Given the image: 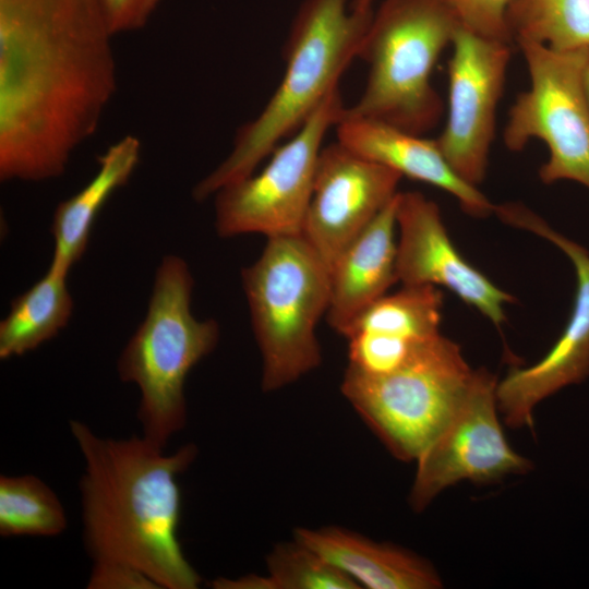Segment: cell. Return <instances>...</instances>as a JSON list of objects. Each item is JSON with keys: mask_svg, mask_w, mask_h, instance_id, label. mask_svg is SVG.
<instances>
[{"mask_svg": "<svg viewBox=\"0 0 589 589\" xmlns=\"http://www.w3.org/2000/svg\"><path fill=\"white\" fill-rule=\"evenodd\" d=\"M193 277L177 255L156 269L143 322L121 351L117 371L141 394L137 420L143 436L165 447L187 422L184 384L190 371L217 346L219 325L191 311Z\"/></svg>", "mask_w": 589, "mask_h": 589, "instance_id": "277c9868", "label": "cell"}, {"mask_svg": "<svg viewBox=\"0 0 589 589\" xmlns=\"http://www.w3.org/2000/svg\"><path fill=\"white\" fill-rule=\"evenodd\" d=\"M372 15L353 12L350 0L302 3L285 45L280 84L260 115L239 128L224 161L193 188L195 201L252 175L338 88L341 74L359 57Z\"/></svg>", "mask_w": 589, "mask_h": 589, "instance_id": "3957f363", "label": "cell"}, {"mask_svg": "<svg viewBox=\"0 0 589 589\" xmlns=\"http://www.w3.org/2000/svg\"><path fill=\"white\" fill-rule=\"evenodd\" d=\"M101 0H0V179L61 176L117 87Z\"/></svg>", "mask_w": 589, "mask_h": 589, "instance_id": "6da1fadb", "label": "cell"}, {"mask_svg": "<svg viewBox=\"0 0 589 589\" xmlns=\"http://www.w3.org/2000/svg\"><path fill=\"white\" fill-rule=\"evenodd\" d=\"M267 574L245 575L236 579L219 577L215 589H359L346 576L311 548L293 538L278 543L266 558Z\"/></svg>", "mask_w": 589, "mask_h": 589, "instance_id": "7402d4cb", "label": "cell"}, {"mask_svg": "<svg viewBox=\"0 0 589 589\" xmlns=\"http://www.w3.org/2000/svg\"><path fill=\"white\" fill-rule=\"evenodd\" d=\"M401 178L338 141L322 147L301 236L330 268L342 250L395 197Z\"/></svg>", "mask_w": 589, "mask_h": 589, "instance_id": "4fadbf2b", "label": "cell"}, {"mask_svg": "<svg viewBox=\"0 0 589 589\" xmlns=\"http://www.w3.org/2000/svg\"><path fill=\"white\" fill-rule=\"evenodd\" d=\"M473 374L459 345L438 334L388 374L347 366L340 389L393 456L416 461L462 402Z\"/></svg>", "mask_w": 589, "mask_h": 589, "instance_id": "52a82bcc", "label": "cell"}, {"mask_svg": "<svg viewBox=\"0 0 589 589\" xmlns=\"http://www.w3.org/2000/svg\"><path fill=\"white\" fill-rule=\"evenodd\" d=\"M89 589H159L157 584L139 568L119 561L93 562L87 581Z\"/></svg>", "mask_w": 589, "mask_h": 589, "instance_id": "484cf974", "label": "cell"}, {"mask_svg": "<svg viewBox=\"0 0 589 589\" xmlns=\"http://www.w3.org/2000/svg\"><path fill=\"white\" fill-rule=\"evenodd\" d=\"M399 193V192H398ZM395 197L332 264L329 326L344 335L354 318L398 281Z\"/></svg>", "mask_w": 589, "mask_h": 589, "instance_id": "2e32d148", "label": "cell"}, {"mask_svg": "<svg viewBox=\"0 0 589 589\" xmlns=\"http://www.w3.org/2000/svg\"><path fill=\"white\" fill-rule=\"evenodd\" d=\"M461 26L484 37L512 43L506 24L510 0H443Z\"/></svg>", "mask_w": 589, "mask_h": 589, "instance_id": "d4e9b609", "label": "cell"}, {"mask_svg": "<svg viewBox=\"0 0 589 589\" xmlns=\"http://www.w3.org/2000/svg\"><path fill=\"white\" fill-rule=\"evenodd\" d=\"M335 127L337 141L350 151L402 177L446 191L468 215L494 213L495 205L454 170L436 140L365 118L340 117Z\"/></svg>", "mask_w": 589, "mask_h": 589, "instance_id": "9a60e30c", "label": "cell"}, {"mask_svg": "<svg viewBox=\"0 0 589 589\" xmlns=\"http://www.w3.org/2000/svg\"><path fill=\"white\" fill-rule=\"evenodd\" d=\"M293 538L351 578L360 588L437 589L443 581L425 558L337 526L297 528Z\"/></svg>", "mask_w": 589, "mask_h": 589, "instance_id": "e0dca14e", "label": "cell"}, {"mask_svg": "<svg viewBox=\"0 0 589 589\" xmlns=\"http://www.w3.org/2000/svg\"><path fill=\"white\" fill-rule=\"evenodd\" d=\"M442 308L443 293L437 287L402 286L363 310L342 336L369 332L424 341L441 334Z\"/></svg>", "mask_w": 589, "mask_h": 589, "instance_id": "44dd1931", "label": "cell"}, {"mask_svg": "<svg viewBox=\"0 0 589 589\" xmlns=\"http://www.w3.org/2000/svg\"><path fill=\"white\" fill-rule=\"evenodd\" d=\"M459 26L443 0H383L359 53L369 64L366 85L340 117L377 120L417 135L430 131L443 110L431 74Z\"/></svg>", "mask_w": 589, "mask_h": 589, "instance_id": "5b68a950", "label": "cell"}, {"mask_svg": "<svg viewBox=\"0 0 589 589\" xmlns=\"http://www.w3.org/2000/svg\"><path fill=\"white\" fill-rule=\"evenodd\" d=\"M161 0H101L113 35L143 28Z\"/></svg>", "mask_w": 589, "mask_h": 589, "instance_id": "4316f807", "label": "cell"}, {"mask_svg": "<svg viewBox=\"0 0 589 589\" xmlns=\"http://www.w3.org/2000/svg\"><path fill=\"white\" fill-rule=\"evenodd\" d=\"M141 155V142L125 135L98 157V169L73 196L60 202L53 213L55 248L50 265L70 272L84 255L95 220L109 197L125 185Z\"/></svg>", "mask_w": 589, "mask_h": 589, "instance_id": "ac0fdd59", "label": "cell"}, {"mask_svg": "<svg viewBox=\"0 0 589 589\" xmlns=\"http://www.w3.org/2000/svg\"><path fill=\"white\" fill-rule=\"evenodd\" d=\"M495 214L505 224L558 247L569 257L576 274L573 308L558 339L540 361L526 368H512L497 382V407L505 424L512 429H532L534 409L543 399L589 376V251L522 204L496 205Z\"/></svg>", "mask_w": 589, "mask_h": 589, "instance_id": "8fae6325", "label": "cell"}, {"mask_svg": "<svg viewBox=\"0 0 589 589\" xmlns=\"http://www.w3.org/2000/svg\"><path fill=\"white\" fill-rule=\"evenodd\" d=\"M374 0H350V9L358 14H371Z\"/></svg>", "mask_w": 589, "mask_h": 589, "instance_id": "83f0119b", "label": "cell"}, {"mask_svg": "<svg viewBox=\"0 0 589 589\" xmlns=\"http://www.w3.org/2000/svg\"><path fill=\"white\" fill-rule=\"evenodd\" d=\"M530 86L509 109L504 145L519 152L531 140L549 151L539 177L545 184L568 180L589 190V50L557 51L531 41L517 43Z\"/></svg>", "mask_w": 589, "mask_h": 589, "instance_id": "ba28073f", "label": "cell"}, {"mask_svg": "<svg viewBox=\"0 0 589 589\" xmlns=\"http://www.w3.org/2000/svg\"><path fill=\"white\" fill-rule=\"evenodd\" d=\"M68 518L57 494L34 474L0 477V536L57 537Z\"/></svg>", "mask_w": 589, "mask_h": 589, "instance_id": "603a6c76", "label": "cell"}, {"mask_svg": "<svg viewBox=\"0 0 589 589\" xmlns=\"http://www.w3.org/2000/svg\"><path fill=\"white\" fill-rule=\"evenodd\" d=\"M497 380L474 370L470 387L446 426L418 457L409 505L422 512L444 490L462 481L491 483L524 474L532 462L506 440L498 417Z\"/></svg>", "mask_w": 589, "mask_h": 589, "instance_id": "30bf717a", "label": "cell"}, {"mask_svg": "<svg viewBox=\"0 0 589 589\" xmlns=\"http://www.w3.org/2000/svg\"><path fill=\"white\" fill-rule=\"evenodd\" d=\"M333 91L285 144L278 145L257 173L225 185L215 195V228L230 238L260 233L300 236L311 202L322 142L344 110Z\"/></svg>", "mask_w": 589, "mask_h": 589, "instance_id": "9c48e42d", "label": "cell"}, {"mask_svg": "<svg viewBox=\"0 0 589 589\" xmlns=\"http://www.w3.org/2000/svg\"><path fill=\"white\" fill-rule=\"evenodd\" d=\"M448 61V110L436 140L454 170L478 187L486 175L510 44L459 26Z\"/></svg>", "mask_w": 589, "mask_h": 589, "instance_id": "7c38bea8", "label": "cell"}, {"mask_svg": "<svg viewBox=\"0 0 589 589\" xmlns=\"http://www.w3.org/2000/svg\"><path fill=\"white\" fill-rule=\"evenodd\" d=\"M70 430L84 459L80 480L83 540L93 562L119 561L165 589H195L201 576L190 564L178 531L179 476L197 448L166 453L146 437L106 438L79 420Z\"/></svg>", "mask_w": 589, "mask_h": 589, "instance_id": "7a4b0ae2", "label": "cell"}, {"mask_svg": "<svg viewBox=\"0 0 589 589\" xmlns=\"http://www.w3.org/2000/svg\"><path fill=\"white\" fill-rule=\"evenodd\" d=\"M348 366L368 375H384L398 369L422 341L359 332L348 335Z\"/></svg>", "mask_w": 589, "mask_h": 589, "instance_id": "cb8c5ba5", "label": "cell"}, {"mask_svg": "<svg viewBox=\"0 0 589 589\" xmlns=\"http://www.w3.org/2000/svg\"><path fill=\"white\" fill-rule=\"evenodd\" d=\"M69 272L49 265L46 274L11 302L0 322V359L20 357L62 330L73 312Z\"/></svg>", "mask_w": 589, "mask_h": 589, "instance_id": "d6986e66", "label": "cell"}, {"mask_svg": "<svg viewBox=\"0 0 589 589\" xmlns=\"http://www.w3.org/2000/svg\"><path fill=\"white\" fill-rule=\"evenodd\" d=\"M506 24L512 41L589 50V0H510Z\"/></svg>", "mask_w": 589, "mask_h": 589, "instance_id": "ffe728a7", "label": "cell"}, {"mask_svg": "<svg viewBox=\"0 0 589 589\" xmlns=\"http://www.w3.org/2000/svg\"><path fill=\"white\" fill-rule=\"evenodd\" d=\"M396 272L402 286H442L473 306L495 326L506 322L514 297L472 266L455 248L436 203L420 192L397 197Z\"/></svg>", "mask_w": 589, "mask_h": 589, "instance_id": "5bb4252c", "label": "cell"}, {"mask_svg": "<svg viewBox=\"0 0 589 589\" xmlns=\"http://www.w3.org/2000/svg\"><path fill=\"white\" fill-rule=\"evenodd\" d=\"M586 86H587V94H588V99H589V67L586 73Z\"/></svg>", "mask_w": 589, "mask_h": 589, "instance_id": "f1b7e54d", "label": "cell"}, {"mask_svg": "<svg viewBox=\"0 0 589 589\" xmlns=\"http://www.w3.org/2000/svg\"><path fill=\"white\" fill-rule=\"evenodd\" d=\"M241 280L262 357L263 390L280 389L316 369L322 352L315 329L330 301L328 265L301 235L267 238Z\"/></svg>", "mask_w": 589, "mask_h": 589, "instance_id": "8992f818", "label": "cell"}]
</instances>
